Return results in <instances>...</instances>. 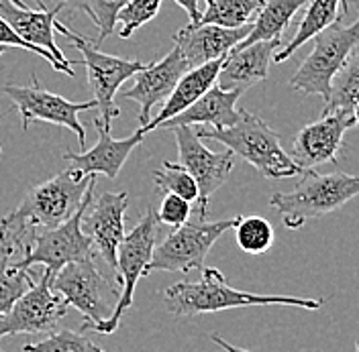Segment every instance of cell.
Segmentation results:
<instances>
[{
  "instance_id": "34",
  "label": "cell",
  "mask_w": 359,
  "mask_h": 352,
  "mask_svg": "<svg viewBox=\"0 0 359 352\" xmlns=\"http://www.w3.org/2000/svg\"><path fill=\"white\" fill-rule=\"evenodd\" d=\"M157 222L165 224V226H172V228H178L184 222L190 220V214H192V204L186 202L180 196L174 194H163V199L159 204V208L156 210Z\"/></svg>"
},
{
  "instance_id": "40",
  "label": "cell",
  "mask_w": 359,
  "mask_h": 352,
  "mask_svg": "<svg viewBox=\"0 0 359 352\" xmlns=\"http://www.w3.org/2000/svg\"><path fill=\"white\" fill-rule=\"evenodd\" d=\"M11 2H13V4H17V6H21V8H31V6H29L27 2H22V0H11Z\"/></svg>"
},
{
  "instance_id": "41",
  "label": "cell",
  "mask_w": 359,
  "mask_h": 352,
  "mask_svg": "<svg viewBox=\"0 0 359 352\" xmlns=\"http://www.w3.org/2000/svg\"><path fill=\"white\" fill-rule=\"evenodd\" d=\"M355 352H359V340H358V342H355Z\"/></svg>"
},
{
  "instance_id": "39",
  "label": "cell",
  "mask_w": 359,
  "mask_h": 352,
  "mask_svg": "<svg viewBox=\"0 0 359 352\" xmlns=\"http://www.w3.org/2000/svg\"><path fill=\"white\" fill-rule=\"evenodd\" d=\"M347 6H349V8L353 6V8L359 13V0H347Z\"/></svg>"
},
{
  "instance_id": "13",
  "label": "cell",
  "mask_w": 359,
  "mask_h": 352,
  "mask_svg": "<svg viewBox=\"0 0 359 352\" xmlns=\"http://www.w3.org/2000/svg\"><path fill=\"white\" fill-rule=\"evenodd\" d=\"M51 273L43 269L39 281L0 316V338L15 334H47L67 314L66 302L51 289Z\"/></svg>"
},
{
  "instance_id": "37",
  "label": "cell",
  "mask_w": 359,
  "mask_h": 352,
  "mask_svg": "<svg viewBox=\"0 0 359 352\" xmlns=\"http://www.w3.org/2000/svg\"><path fill=\"white\" fill-rule=\"evenodd\" d=\"M210 340H212L217 346H221L224 352H251L245 351V349H239V346H233L231 342H226L223 336H219V334H210Z\"/></svg>"
},
{
  "instance_id": "7",
  "label": "cell",
  "mask_w": 359,
  "mask_h": 352,
  "mask_svg": "<svg viewBox=\"0 0 359 352\" xmlns=\"http://www.w3.org/2000/svg\"><path fill=\"white\" fill-rule=\"evenodd\" d=\"M157 214L154 208H147L141 220L137 222L133 230L125 234L123 242L118 244L116 253V283L121 286V293L116 300V306L112 309V316L102 322L94 332L98 334H112L118 330L121 320L125 311L133 308V297L137 283L141 277L147 275V265L154 257L157 239Z\"/></svg>"
},
{
  "instance_id": "18",
  "label": "cell",
  "mask_w": 359,
  "mask_h": 352,
  "mask_svg": "<svg viewBox=\"0 0 359 352\" xmlns=\"http://www.w3.org/2000/svg\"><path fill=\"white\" fill-rule=\"evenodd\" d=\"M94 127L98 131V141L96 145L82 151V153H64V159L72 163V167H78L86 176H107L109 179H116L123 165L127 163L129 155L137 149V145L143 141V132L137 131L127 136V139H112L111 127H107L100 118H94Z\"/></svg>"
},
{
  "instance_id": "16",
  "label": "cell",
  "mask_w": 359,
  "mask_h": 352,
  "mask_svg": "<svg viewBox=\"0 0 359 352\" xmlns=\"http://www.w3.org/2000/svg\"><path fill=\"white\" fill-rule=\"evenodd\" d=\"M190 67L186 64L184 55L174 45L168 55H163L156 64L145 66L139 73H135V84L121 94L125 100H133L139 104V122L145 127L151 120V108L165 102L172 90L176 88L178 80Z\"/></svg>"
},
{
  "instance_id": "43",
  "label": "cell",
  "mask_w": 359,
  "mask_h": 352,
  "mask_svg": "<svg viewBox=\"0 0 359 352\" xmlns=\"http://www.w3.org/2000/svg\"><path fill=\"white\" fill-rule=\"evenodd\" d=\"M0 153H2V147H0Z\"/></svg>"
},
{
  "instance_id": "11",
  "label": "cell",
  "mask_w": 359,
  "mask_h": 352,
  "mask_svg": "<svg viewBox=\"0 0 359 352\" xmlns=\"http://www.w3.org/2000/svg\"><path fill=\"white\" fill-rule=\"evenodd\" d=\"M66 39H69L74 47L82 53V62L88 73V84L96 100V111L98 118L111 127L112 120H116L121 116V108L114 102L118 88L133 78L135 73H139L147 64L137 62V59H125V57H116L111 53L100 51L90 39L78 35L76 31H69Z\"/></svg>"
},
{
  "instance_id": "10",
  "label": "cell",
  "mask_w": 359,
  "mask_h": 352,
  "mask_svg": "<svg viewBox=\"0 0 359 352\" xmlns=\"http://www.w3.org/2000/svg\"><path fill=\"white\" fill-rule=\"evenodd\" d=\"M0 92L15 104L22 122V129L27 131L31 122H49L55 127L69 129L78 136V143L82 151H86V131L80 122V112L94 111L96 100L86 102H69L67 98L47 92L39 84L37 76H31V84L19 86V84H6Z\"/></svg>"
},
{
  "instance_id": "44",
  "label": "cell",
  "mask_w": 359,
  "mask_h": 352,
  "mask_svg": "<svg viewBox=\"0 0 359 352\" xmlns=\"http://www.w3.org/2000/svg\"><path fill=\"white\" fill-rule=\"evenodd\" d=\"M0 352H4V351H0Z\"/></svg>"
},
{
  "instance_id": "20",
  "label": "cell",
  "mask_w": 359,
  "mask_h": 352,
  "mask_svg": "<svg viewBox=\"0 0 359 352\" xmlns=\"http://www.w3.org/2000/svg\"><path fill=\"white\" fill-rule=\"evenodd\" d=\"M282 47V39L257 41L247 47H235L226 57L219 71L217 84L224 90H241L255 86L266 80L273 53Z\"/></svg>"
},
{
  "instance_id": "30",
  "label": "cell",
  "mask_w": 359,
  "mask_h": 352,
  "mask_svg": "<svg viewBox=\"0 0 359 352\" xmlns=\"http://www.w3.org/2000/svg\"><path fill=\"white\" fill-rule=\"evenodd\" d=\"M22 352H107L96 346L84 332L60 330L49 334L39 342H29Z\"/></svg>"
},
{
  "instance_id": "17",
  "label": "cell",
  "mask_w": 359,
  "mask_h": 352,
  "mask_svg": "<svg viewBox=\"0 0 359 352\" xmlns=\"http://www.w3.org/2000/svg\"><path fill=\"white\" fill-rule=\"evenodd\" d=\"M251 24L239 29H224L219 24H186L174 35V45L184 55L188 67L202 66L226 57L251 33Z\"/></svg>"
},
{
  "instance_id": "25",
  "label": "cell",
  "mask_w": 359,
  "mask_h": 352,
  "mask_svg": "<svg viewBox=\"0 0 359 352\" xmlns=\"http://www.w3.org/2000/svg\"><path fill=\"white\" fill-rule=\"evenodd\" d=\"M266 0H206V8L196 24H219L239 29L255 21Z\"/></svg>"
},
{
  "instance_id": "4",
  "label": "cell",
  "mask_w": 359,
  "mask_h": 352,
  "mask_svg": "<svg viewBox=\"0 0 359 352\" xmlns=\"http://www.w3.org/2000/svg\"><path fill=\"white\" fill-rule=\"evenodd\" d=\"M355 196H359V176L343 171H304V177L292 192L273 194L269 198V206L278 210L286 228L298 230L304 222L337 212Z\"/></svg>"
},
{
  "instance_id": "31",
  "label": "cell",
  "mask_w": 359,
  "mask_h": 352,
  "mask_svg": "<svg viewBox=\"0 0 359 352\" xmlns=\"http://www.w3.org/2000/svg\"><path fill=\"white\" fill-rule=\"evenodd\" d=\"M163 0H129L116 15V24H121L118 37L131 39L137 29L154 21Z\"/></svg>"
},
{
  "instance_id": "19",
  "label": "cell",
  "mask_w": 359,
  "mask_h": 352,
  "mask_svg": "<svg viewBox=\"0 0 359 352\" xmlns=\"http://www.w3.org/2000/svg\"><path fill=\"white\" fill-rule=\"evenodd\" d=\"M62 8H51V10H33V8H21L13 4L11 0H0V17L8 22L15 33L22 37L27 43L41 47L49 51L62 66L72 67L78 66L74 59H67L60 45L55 43V33H57V15Z\"/></svg>"
},
{
  "instance_id": "22",
  "label": "cell",
  "mask_w": 359,
  "mask_h": 352,
  "mask_svg": "<svg viewBox=\"0 0 359 352\" xmlns=\"http://www.w3.org/2000/svg\"><path fill=\"white\" fill-rule=\"evenodd\" d=\"M241 96H243L241 90H224L219 84H215L190 108L180 112L178 116L170 118L161 127L170 129V127H178V125H188V127L210 125L217 131L233 127L239 120L237 102Z\"/></svg>"
},
{
  "instance_id": "29",
  "label": "cell",
  "mask_w": 359,
  "mask_h": 352,
  "mask_svg": "<svg viewBox=\"0 0 359 352\" xmlns=\"http://www.w3.org/2000/svg\"><path fill=\"white\" fill-rule=\"evenodd\" d=\"M235 239L247 255H264L273 244V228L262 216H241L235 226Z\"/></svg>"
},
{
  "instance_id": "23",
  "label": "cell",
  "mask_w": 359,
  "mask_h": 352,
  "mask_svg": "<svg viewBox=\"0 0 359 352\" xmlns=\"http://www.w3.org/2000/svg\"><path fill=\"white\" fill-rule=\"evenodd\" d=\"M347 13H349L347 0H311L306 4V10L300 19L294 37L273 53V64H282L290 59L306 41H311L314 35H318L327 27L341 21Z\"/></svg>"
},
{
  "instance_id": "32",
  "label": "cell",
  "mask_w": 359,
  "mask_h": 352,
  "mask_svg": "<svg viewBox=\"0 0 359 352\" xmlns=\"http://www.w3.org/2000/svg\"><path fill=\"white\" fill-rule=\"evenodd\" d=\"M129 0H92V22L98 27V37L96 43H102L111 33L116 29V15L118 10L127 4Z\"/></svg>"
},
{
  "instance_id": "28",
  "label": "cell",
  "mask_w": 359,
  "mask_h": 352,
  "mask_svg": "<svg viewBox=\"0 0 359 352\" xmlns=\"http://www.w3.org/2000/svg\"><path fill=\"white\" fill-rule=\"evenodd\" d=\"M156 188L161 194H174L186 202H198V183L180 163L163 161V165L154 171Z\"/></svg>"
},
{
  "instance_id": "27",
  "label": "cell",
  "mask_w": 359,
  "mask_h": 352,
  "mask_svg": "<svg viewBox=\"0 0 359 352\" xmlns=\"http://www.w3.org/2000/svg\"><path fill=\"white\" fill-rule=\"evenodd\" d=\"M33 286L35 279L29 269L11 263V255L0 257V316L13 308Z\"/></svg>"
},
{
  "instance_id": "26",
  "label": "cell",
  "mask_w": 359,
  "mask_h": 352,
  "mask_svg": "<svg viewBox=\"0 0 359 352\" xmlns=\"http://www.w3.org/2000/svg\"><path fill=\"white\" fill-rule=\"evenodd\" d=\"M359 102V49L351 53V57L345 62V66L337 71V76L331 82V96L325 104L323 114L329 112L355 111Z\"/></svg>"
},
{
  "instance_id": "15",
  "label": "cell",
  "mask_w": 359,
  "mask_h": 352,
  "mask_svg": "<svg viewBox=\"0 0 359 352\" xmlns=\"http://www.w3.org/2000/svg\"><path fill=\"white\" fill-rule=\"evenodd\" d=\"M129 208L127 192H104L92 198L82 218V230L92 242V251L116 271L118 244L125 239V214Z\"/></svg>"
},
{
  "instance_id": "24",
  "label": "cell",
  "mask_w": 359,
  "mask_h": 352,
  "mask_svg": "<svg viewBox=\"0 0 359 352\" xmlns=\"http://www.w3.org/2000/svg\"><path fill=\"white\" fill-rule=\"evenodd\" d=\"M311 0H266L262 10L257 13L251 24V33L237 47H247L257 41H271L282 39L284 31L288 29L296 13L306 6Z\"/></svg>"
},
{
  "instance_id": "9",
  "label": "cell",
  "mask_w": 359,
  "mask_h": 352,
  "mask_svg": "<svg viewBox=\"0 0 359 352\" xmlns=\"http://www.w3.org/2000/svg\"><path fill=\"white\" fill-rule=\"evenodd\" d=\"M92 198H94V188L90 190L84 204L78 208V212L72 218H67L55 228L37 230L31 237L29 244L22 248V259L15 261V265L21 269L41 265L51 275H55L60 269H64L74 261L96 257L92 251V242L82 230V218L88 210Z\"/></svg>"
},
{
  "instance_id": "8",
  "label": "cell",
  "mask_w": 359,
  "mask_h": 352,
  "mask_svg": "<svg viewBox=\"0 0 359 352\" xmlns=\"http://www.w3.org/2000/svg\"><path fill=\"white\" fill-rule=\"evenodd\" d=\"M241 216L229 220L206 222V218L184 222L178 228L156 244L154 257L147 265V275L151 271H170V273H190L194 269H204V261L212 244L223 237L226 230L235 228Z\"/></svg>"
},
{
  "instance_id": "36",
  "label": "cell",
  "mask_w": 359,
  "mask_h": 352,
  "mask_svg": "<svg viewBox=\"0 0 359 352\" xmlns=\"http://www.w3.org/2000/svg\"><path fill=\"white\" fill-rule=\"evenodd\" d=\"M176 4H178L180 8H184V13L188 15V19H190V22L188 24H196L198 22V19H201V8H198V2L201 0H174Z\"/></svg>"
},
{
  "instance_id": "2",
  "label": "cell",
  "mask_w": 359,
  "mask_h": 352,
  "mask_svg": "<svg viewBox=\"0 0 359 352\" xmlns=\"http://www.w3.org/2000/svg\"><path fill=\"white\" fill-rule=\"evenodd\" d=\"M163 304L170 314L180 318H194L202 314H215L223 309L249 308V306H292L316 311L325 300L288 297V295H262L251 291H239L226 283L224 275L215 269H202L198 281H180L163 291Z\"/></svg>"
},
{
  "instance_id": "42",
  "label": "cell",
  "mask_w": 359,
  "mask_h": 352,
  "mask_svg": "<svg viewBox=\"0 0 359 352\" xmlns=\"http://www.w3.org/2000/svg\"><path fill=\"white\" fill-rule=\"evenodd\" d=\"M4 51H6V49H4V47H0V55H2V53H4Z\"/></svg>"
},
{
  "instance_id": "38",
  "label": "cell",
  "mask_w": 359,
  "mask_h": 352,
  "mask_svg": "<svg viewBox=\"0 0 359 352\" xmlns=\"http://www.w3.org/2000/svg\"><path fill=\"white\" fill-rule=\"evenodd\" d=\"M13 253H15V246L8 244V241L0 234V257H4V255H11L13 257Z\"/></svg>"
},
{
  "instance_id": "5",
  "label": "cell",
  "mask_w": 359,
  "mask_h": 352,
  "mask_svg": "<svg viewBox=\"0 0 359 352\" xmlns=\"http://www.w3.org/2000/svg\"><path fill=\"white\" fill-rule=\"evenodd\" d=\"M116 287L100 271L98 257L74 261L60 269L51 277V289L66 302L69 308L84 316L82 330H96L112 316L116 306Z\"/></svg>"
},
{
  "instance_id": "14",
  "label": "cell",
  "mask_w": 359,
  "mask_h": 352,
  "mask_svg": "<svg viewBox=\"0 0 359 352\" xmlns=\"http://www.w3.org/2000/svg\"><path fill=\"white\" fill-rule=\"evenodd\" d=\"M355 127L351 112L335 111L302 127L292 141L290 157L298 169L314 171L325 163H335L343 149L345 132Z\"/></svg>"
},
{
  "instance_id": "3",
  "label": "cell",
  "mask_w": 359,
  "mask_h": 352,
  "mask_svg": "<svg viewBox=\"0 0 359 352\" xmlns=\"http://www.w3.org/2000/svg\"><path fill=\"white\" fill-rule=\"evenodd\" d=\"M198 136L223 143L229 151L235 153V157L239 155L268 179H286L302 174L290 155L282 149L280 134L266 120L245 108L239 111V120L233 127L221 131L198 129Z\"/></svg>"
},
{
  "instance_id": "6",
  "label": "cell",
  "mask_w": 359,
  "mask_h": 352,
  "mask_svg": "<svg viewBox=\"0 0 359 352\" xmlns=\"http://www.w3.org/2000/svg\"><path fill=\"white\" fill-rule=\"evenodd\" d=\"M359 45V19L347 27L341 21L327 27L313 37V49L298 66L290 80V88L306 96H320L325 102L331 96V82L345 66Z\"/></svg>"
},
{
  "instance_id": "12",
  "label": "cell",
  "mask_w": 359,
  "mask_h": 352,
  "mask_svg": "<svg viewBox=\"0 0 359 352\" xmlns=\"http://www.w3.org/2000/svg\"><path fill=\"white\" fill-rule=\"evenodd\" d=\"M176 136L178 145L180 165L196 179L198 183V216L206 218L208 214V199L210 196L229 179L233 167H235V153L233 151H221L215 153L202 145V139L198 136L196 127L178 125L170 127Z\"/></svg>"
},
{
  "instance_id": "33",
  "label": "cell",
  "mask_w": 359,
  "mask_h": 352,
  "mask_svg": "<svg viewBox=\"0 0 359 352\" xmlns=\"http://www.w3.org/2000/svg\"><path fill=\"white\" fill-rule=\"evenodd\" d=\"M0 47H21L25 51H31V53H37V55H41L45 62L49 64V66L53 67L55 71H62V73H67L69 78H74L76 76V71H74V67H66L62 66L49 51H45L41 47H35V45L27 43L22 37H19L17 33H15V29L8 24V22L4 21L2 17H0Z\"/></svg>"
},
{
  "instance_id": "1",
  "label": "cell",
  "mask_w": 359,
  "mask_h": 352,
  "mask_svg": "<svg viewBox=\"0 0 359 352\" xmlns=\"http://www.w3.org/2000/svg\"><path fill=\"white\" fill-rule=\"evenodd\" d=\"M96 177L94 174H82L78 167H69L35 185L27 192L19 208L0 218V234L15 246V251L25 248L37 230L55 228L72 218L90 190L96 188Z\"/></svg>"
},
{
  "instance_id": "21",
  "label": "cell",
  "mask_w": 359,
  "mask_h": 352,
  "mask_svg": "<svg viewBox=\"0 0 359 352\" xmlns=\"http://www.w3.org/2000/svg\"><path fill=\"white\" fill-rule=\"evenodd\" d=\"M223 62L224 57H221V59H215V62H208V64H202V66L190 67L178 80L176 88L172 90V94L163 102L159 114H156L145 127H139V131L143 134L156 131L163 122H168L170 118H174V116H178L180 112L190 108L198 98H202L208 90L217 84V78H219V71L223 67Z\"/></svg>"
},
{
  "instance_id": "35",
  "label": "cell",
  "mask_w": 359,
  "mask_h": 352,
  "mask_svg": "<svg viewBox=\"0 0 359 352\" xmlns=\"http://www.w3.org/2000/svg\"><path fill=\"white\" fill-rule=\"evenodd\" d=\"M92 0H37V6L41 10H51V8H69V10H80V13H86L90 19H92V6H90Z\"/></svg>"
}]
</instances>
